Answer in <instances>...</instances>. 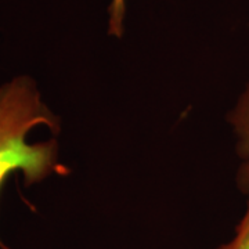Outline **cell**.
Listing matches in <instances>:
<instances>
[{"label":"cell","mask_w":249,"mask_h":249,"mask_svg":"<svg viewBox=\"0 0 249 249\" xmlns=\"http://www.w3.org/2000/svg\"><path fill=\"white\" fill-rule=\"evenodd\" d=\"M40 126L60 132V118L46 104L35 79L18 75L0 85V190L16 172L25 186L68 173L60 162L57 139L29 142L31 132Z\"/></svg>","instance_id":"obj_1"},{"label":"cell","mask_w":249,"mask_h":249,"mask_svg":"<svg viewBox=\"0 0 249 249\" xmlns=\"http://www.w3.org/2000/svg\"><path fill=\"white\" fill-rule=\"evenodd\" d=\"M229 122L237 137V152L241 160L238 183L240 187L249 193V83L237 100L230 112Z\"/></svg>","instance_id":"obj_2"},{"label":"cell","mask_w":249,"mask_h":249,"mask_svg":"<svg viewBox=\"0 0 249 249\" xmlns=\"http://www.w3.org/2000/svg\"><path fill=\"white\" fill-rule=\"evenodd\" d=\"M227 249H249V193L247 209L235 227L232 240L227 242Z\"/></svg>","instance_id":"obj_3"},{"label":"cell","mask_w":249,"mask_h":249,"mask_svg":"<svg viewBox=\"0 0 249 249\" xmlns=\"http://www.w3.org/2000/svg\"><path fill=\"white\" fill-rule=\"evenodd\" d=\"M124 19V0H112L109 6V34L114 36H122Z\"/></svg>","instance_id":"obj_4"},{"label":"cell","mask_w":249,"mask_h":249,"mask_svg":"<svg viewBox=\"0 0 249 249\" xmlns=\"http://www.w3.org/2000/svg\"><path fill=\"white\" fill-rule=\"evenodd\" d=\"M216 249H227V244H223V245H220V247H217Z\"/></svg>","instance_id":"obj_5"}]
</instances>
